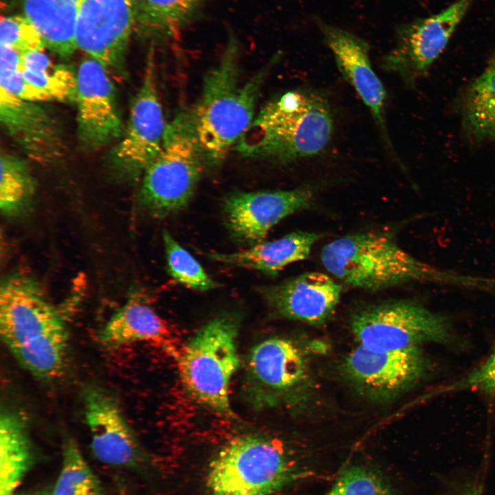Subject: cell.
I'll use <instances>...</instances> for the list:
<instances>
[{
	"label": "cell",
	"instance_id": "obj_7",
	"mask_svg": "<svg viewBox=\"0 0 495 495\" xmlns=\"http://www.w3.org/2000/svg\"><path fill=\"white\" fill-rule=\"evenodd\" d=\"M351 328L358 344L373 351L402 350L424 342L446 343V318L412 300L371 305L353 314Z\"/></svg>",
	"mask_w": 495,
	"mask_h": 495
},
{
	"label": "cell",
	"instance_id": "obj_11",
	"mask_svg": "<svg viewBox=\"0 0 495 495\" xmlns=\"http://www.w3.org/2000/svg\"><path fill=\"white\" fill-rule=\"evenodd\" d=\"M428 363L419 346L378 351L360 344L344 358L341 372L361 394L375 402L399 396L425 375Z\"/></svg>",
	"mask_w": 495,
	"mask_h": 495
},
{
	"label": "cell",
	"instance_id": "obj_34",
	"mask_svg": "<svg viewBox=\"0 0 495 495\" xmlns=\"http://www.w3.org/2000/svg\"><path fill=\"white\" fill-rule=\"evenodd\" d=\"M465 389L495 394V351L483 363L443 391Z\"/></svg>",
	"mask_w": 495,
	"mask_h": 495
},
{
	"label": "cell",
	"instance_id": "obj_36",
	"mask_svg": "<svg viewBox=\"0 0 495 495\" xmlns=\"http://www.w3.org/2000/svg\"><path fill=\"white\" fill-rule=\"evenodd\" d=\"M487 67L495 69V50L490 57Z\"/></svg>",
	"mask_w": 495,
	"mask_h": 495
},
{
	"label": "cell",
	"instance_id": "obj_33",
	"mask_svg": "<svg viewBox=\"0 0 495 495\" xmlns=\"http://www.w3.org/2000/svg\"><path fill=\"white\" fill-rule=\"evenodd\" d=\"M1 44L21 54L32 50H43V38L34 26L24 16H6L1 21Z\"/></svg>",
	"mask_w": 495,
	"mask_h": 495
},
{
	"label": "cell",
	"instance_id": "obj_16",
	"mask_svg": "<svg viewBox=\"0 0 495 495\" xmlns=\"http://www.w3.org/2000/svg\"><path fill=\"white\" fill-rule=\"evenodd\" d=\"M256 291L275 315L320 325L335 313L342 287L324 273L309 272Z\"/></svg>",
	"mask_w": 495,
	"mask_h": 495
},
{
	"label": "cell",
	"instance_id": "obj_30",
	"mask_svg": "<svg viewBox=\"0 0 495 495\" xmlns=\"http://www.w3.org/2000/svg\"><path fill=\"white\" fill-rule=\"evenodd\" d=\"M162 239L168 272L176 282L201 292L213 289L219 286L199 263L167 230H164Z\"/></svg>",
	"mask_w": 495,
	"mask_h": 495
},
{
	"label": "cell",
	"instance_id": "obj_35",
	"mask_svg": "<svg viewBox=\"0 0 495 495\" xmlns=\"http://www.w3.org/2000/svg\"><path fill=\"white\" fill-rule=\"evenodd\" d=\"M443 495H481L478 484L468 481L452 484Z\"/></svg>",
	"mask_w": 495,
	"mask_h": 495
},
{
	"label": "cell",
	"instance_id": "obj_29",
	"mask_svg": "<svg viewBox=\"0 0 495 495\" xmlns=\"http://www.w3.org/2000/svg\"><path fill=\"white\" fill-rule=\"evenodd\" d=\"M63 454L62 469L52 495H102L98 478L74 440L65 441Z\"/></svg>",
	"mask_w": 495,
	"mask_h": 495
},
{
	"label": "cell",
	"instance_id": "obj_23",
	"mask_svg": "<svg viewBox=\"0 0 495 495\" xmlns=\"http://www.w3.org/2000/svg\"><path fill=\"white\" fill-rule=\"evenodd\" d=\"M456 104L468 140L495 146V69L487 67L463 89Z\"/></svg>",
	"mask_w": 495,
	"mask_h": 495
},
{
	"label": "cell",
	"instance_id": "obj_9",
	"mask_svg": "<svg viewBox=\"0 0 495 495\" xmlns=\"http://www.w3.org/2000/svg\"><path fill=\"white\" fill-rule=\"evenodd\" d=\"M474 0H455L433 15L402 25L396 45L382 60L386 72L396 74L414 89L444 51Z\"/></svg>",
	"mask_w": 495,
	"mask_h": 495
},
{
	"label": "cell",
	"instance_id": "obj_15",
	"mask_svg": "<svg viewBox=\"0 0 495 495\" xmlns=\"http://www.w3.org/2000/svg\"><path fill=\"white\" fill-rule=\"evenodd\" d=\"M78 136L83 145L99 148L122 138L124 129L107 69L89 57L76 74Z\"/></svg>",
	"mask_w": 495,
	"mask_h": 495
},
{
	"label": "cell",
	"instance_id": "obj_3",
	"mask_svg": "<svg viewBox=\"0 0 495 495\" xmlns=\"http://www.w3.org/2000/svg\"><path fill=\"white\" fill-rule=\"evenodd\" d=\"M320 261L329 273L353 288L376 292L405 283L432 281L476 286L478 278L436 269L404 250L384 232H358L324 245Z\"/></svg>",
	"mask_w": 495,
	"mask_h": 495
},
{
	"label": "cell",
	"instance_id": "obj_14",
	"mask_svg": "<svg viewBox=\"0 0 495 495\" xmlns=\"http://www.w3.org/2000/svg\"><path fill=\"white\" fill-rule=\"evenodd\" d=\"M308 186L292 190L244 192L226 196L222 208L225 223L235 241L253 245L285 217L308 208L313 201Z\"/></svg>",
	"mask_w": 495,
	"mask_h": 495
},
{
	"label": "cell",
	"instance_id": "obj_32",
	"mask_svg": "<svg viewBox=\"0 0 495 495\" xmlns=\"http://www.w3.org/2000/svg\"><path fill=\"white\" fill-rule=\"evenodd\" d=\"M21 57V54L18 51L1 44L0 87L25 100L51 101L46 94L25 80L19 69Z\"/></svg>",
	"mask_w": 495,
	"mask_h": 495
},
{
	"label": "cell",
	"instance_id": "obj_28",
	"mask_svg": "<svg viewBox=\"0 0 495 495\" xmlns=\"http://www.w3.org/2000/svg\"><path fill=\"white\" fill-rule=\"evenodd\" d=\"M0 209L9 217L25 213L35 192V182L25 163L9 154L1 155Z\"/></svg>",
	"mask_w": 495,
	"mask_h": 495
},
{
	"label": "cell",
	"instance_id": "obj_4",
	"mask_svg": "<svg viewBox=\"0 0 495 495\" xmlns=\"http://www.w3.org/2000/svg\"><path fill=\"white\" fill-rule=\"evenodd\" d=\"M206 166L192 116L182 107L168 123L162 147L142 176L140 207L164 219L189 204Z\"/></svg>",
	"mask_w": 495,
	"mask_h": 495
},
{
	"label": "cell",
	"instance_id": "obj_37",
	"mask_svg": "<svg viewBox=\"0 0 495 495\" xmlns=\"http://www.w3.org/2000/svg\"><path fill=\"white\" fill-rule=\"evenodd\" d=\"M14 495H52V494H50L49 493L45 492H37L23 493V494H14Z\"/></svg>",
	"mask_w": 495,
	"mask_h": 495
},
{
	"label": "cell",
	"instance_id": "obj_10",
	"mask_svg": "<svg viewBox=\"0 0 495 495\" xmlns=\"http://www.w3.org/2000/svg\"><path fill=\"white\" fill-rule=\"evenodd\" d=\"M167 124L159 98L154 62L149 58L131 103L126 128L111 154L116 172L130 180L142 176L162 147Z\"/></svg>",
	"mask_w": 495,
	"mask_h": 495
},
{
	"label": "cell",
	"instance_id": "obj_21",
	"mask_svg": "<svg viewBox=\"0 0 495 495\" xmlns=\"http://www.w3.org/2000/svg\"><path fill=\"white\" fill-rule=\"evenodd\" d=\"M319 239L320 235L314 232L295 231L278 239L263 241L246 250L206 255L216 262L275 275L288 265L306 259Z\"/></svg>",
	"mask_w": 495,
	"mask_h": 495
},
{
	"label": "cell",
	"instance_id": "obj_22",
	"mask_svg": "<svg viewBox=\"0 0 495 495\" xmlns=\"http://www.w3.org/2000/svg\"><path fill=\"white\" fill-rule=\"evenodd\" d=\"M23 15L41 36L45 47L67 57L76 50L79 0H21Z\"/></svg>",
	"mask_w": 495,
	"mask_h": 495
},
{
	"label": "cell",
	"instance_id": "obj_26",
	"mask_svg": "<svg viewBox=\"0 0 495 495\" xmlns=\"http://www.w3.org/2000/svg\"><path fill=\"white\" fill-rule=\"evenodd\" d=\"M204 0H135L136 21L147 35L174 37Z\"/></svg>",
	"mask_w": 495,
	"mask_h": 495
},
{
	"label": "cell",
	"instance_id": "obj_13",
	"mask_svg": "<svg viewBox=\"0 0 495 495\" xmlns=\"http://www.w3.org/2000/svg\"><path fill=\"white\" fill-rule=\"evenodd\" d=\"M63 330L66 328L61 315L32 277L15 274L2 280L0 333L10 351Z\"/></svg>",
	"mask_w": 495,
	"mask_h": 495
},
{
	"label": "cell",
	"instance_id": "obj_5",
	"mask_svg": "<svg viewBox=\"0 0 495 495\" xmlns=\"http://www.w3.org/2000/svg\"><path fill=\"white\" fill-rule=\"evenodd\" d=\"M236 312H224L206 322L180 351L177 360L182 383L199 404L219 415L234 417L229 391L239 366Z\"/></svg>",
	"mask_w": 495,
	"mask_h": 495
},
{
	"label": "cell",
	"instance_id": "obj_2",
	"mask_svg": "<svg viewBox=\"0 0 495 495\" xmlns=\"http://www.w3.org/2000/svg\"><path fill=\"white\" fill-rule=\"evenodd\" d=\"M333 128L330 106L322 95L292 90L260 110L234 149L245 157L292 162L322 152Z\"/></svg>",
	"mask_w": 495,
	"mask_h": 495
},
{
	"label": "cell",
	"instance_id": "obj_18",
	"mask_svg": "<svg viewBox=\"0 0 495 495\" xmlns=\"http://www.w3.org/2000/svg\"><path fill=\"white\" fill-rule=\"evenodd\" d=\"M322 32L340 73L368 107L387 144L391 146L385 119L386 93L372 67L367 43L331 25H323Z\"/></svg>",
	"mask_w": 495,
	"mask_h": 495
},
{
	"label": "cell",
	"instance_id": "obj_12",
	"mask_svg": "<svg viewBox=\"0 0 495 495\" xmlns=\"http://www.w3.org/2000/svg\"><path fill=\"white\" fill-rule=\"evenodd\" d=\"M135 21V0H79L77 48L100 62L108 72L122 74Z\"/></svg>",
	"mask_w": 495,
	"mask_h": 495
},
{
	"label": "cell",
	"instance_id": "obj_8",
	"mask_svg": "<svg viewBox=\"0 0 495 495\" xmlns=\"http://www.w3.org/2000/svg\"><path fill=\"white\" fill-rule=\"evenodd\" d=\"M309 377L307 358L290 339L272 337L250 351L243 382L248 402L258 410L292 399Z\"/></svg>",
	"mask_w": 495,
	"mask_h": 495
},
{
	"label": "cell",
	"instance_id": "obj_24",
	"mask_svg": "<svg viewBox=\"0 0 495 495\" xmlns=\"http://www.w3.org/2000/svg\"><path fill=\"white\" fill-rule=\"evenodd\" d=\"M32 446L22 416L11 410L0 417V495H14L30 467Z\"/></svg>",
	"mask_w": 495,
	"mask_h": 495
},
{
	"label": "cell",
	"instance_id": "obj_1",
	"mask_svg": "<svg viewBox=\"0 0 495 495\" xmlns=\"http://www.w3.org/2000/svg\"><path fill=\"white\" fill-rule=\"evenodd\" d=\"M239 49L232 39L218 63L205 74L191 109L206 166H219L254 118L256 102L276 58L245 82L240 78Z\"/></svg>",
	"mask_w": 495,
	"mask_h": 495
},
{
	"label": "cell",
	"instance_id": "obj_31",
	"mask_svg": "<svg viewBox=\"0 0 495 495\" xmlns=\"http://www.w3.org/2000/svg\"><path fill=\"white\" fill-rule=\"evenodd\" d=\"M326 495H392V490L379 473L362 465H353L340 474Z\"/></svg>",
	"mask_w": 495,
	"mask_h": 495
},
{
	"label": "cell",
	"instance_id": "obj_20",
	"mask_svg": "<svg viewBox=\"0 0 495 495\" xmlns=\"http://www.w3.org/2000/svg\"><path fill=\"white\" fill-rule=\"evenodd\" d=\"M100 342L117 347L137 342H151L160 346L176 360L180 351L175 344L168 325L144 299L132 294L110 318L99 333Z\"/></svg>",
	"mask_w": 495,
	"mask_h": 495
},
{
	"label": "cell",
	"instance_id": "obj_27",
	"mask_svg": "<svg viewBox=\"0 0 495 495\" xmlns=\"http://www.w3.org/2000/svg\"><path fill=\"white\" fill-rule=\"evenodd\" d=\"M66 330L45 335L10 351L22 366L41 379L54 378L61 372L66 355Z\"/></svg>",
	"mask_w": 495,
	"mask_h": 495
},
{
	"label": "cell",
	"instance_id": "obj_25",
	"mask_svg": "<svg viewBox=\"0 0 495 495\" xmlns=\"http://www.w3.org/2000/svg\"><path fill=\"white\" fill-rule=\"evenodd\" d=\"M19 69L25 80L52 100L76 101V74L65 65H54L43 50L21 54Z\"/></svg>",
	"mask_w": 495,
	"mask_h": 495
},
{
	"label": "cell",
	"instance_id": "obj_17",
	"mask_svg": "<svg viewBox=\"0 0 495 495\" xmlns=\"http://www.w3.org/2000/svg\"><path fill=\"white\" fill-rule=\"evenodd\" d=\"M84 407L96 457L113 466L135 463L140 448L116 399L104 389L91 387L85 391Z\"/></svg>",
	"mask_w": 495,
	"mask_h": 495
},
{
	"label": "cell",
	"instance_id": "obj_6",
	"mask_svg": "<svg viewBox=\"0 0 495 495\" xmlns=\"http://www.w3.org/2000/svg\"><path fill=\"white\" fill-rule=\"evenodd\" d=\"M289 456L278 441L258 434L237 437L211 461L210 495H273L294 478Z\"/></svg>",
	"mask_w": 495,
	"mask_h": 495
},
{
	"label": "cell",
	"instance_id": "obj_19",
	"mask_svg": "<svg viewBox=\"0 0 495 495\" xmlns=\"http://www.w3.org/2000/svg\"><path fill=\"white\" fill-rule=\"evenodd\" d=\"M0 120L31 157L46 160L60 155V135L52 118L35 102L21 99L1 87Z\"/></svg>",
	"mask_w": 495,
	"mask_h": 495
}]
</instances>
